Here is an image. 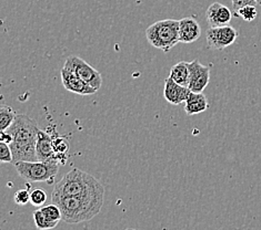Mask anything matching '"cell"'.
<instances>
[{
    "instance_id": "1",
    "label": "cell",
    "mask_w": 261,
    "mask_h": 230,
    "mask_svg": "<svg viewBox=\"0 0 261 230\" xmlns=\"http://www.w3.org/2000/svg\"><path fill=\"white\" fill-rule=\"evenodd\" d=\"M6 130L12 138L9 144L12 163L18 160H37L36 142L39 127L35 120L28 115L17 114L14 122Z\"/></svg>"
},
{
    "instance_id": "2",
    "label": "cell",
    "mask_w": 261,
    "mask_h": 230,
    "mask_svg": "<svg viewBox=\"0 0 261 230\" xmlns=\"http://www.w3.org/2000/svg\"><path fill=\"white\" fill-rule=\"evenodd\" d=\"M55 194L78 197L80 200L103 203L105 187L90 174L72 169L55 185Z\"/></svg>"
},
{
    "instance_id": "3",
    "label": "cell",
    "mask_w": 261,
    "mask_h": 230,
    "mask_svg": "<svg viewBox=\"0 0 261 230\" xmlns=\"http://www.w3.org/2000/svg\"><path fill=\"white\" fill-rule=\"evenodd\" d=\"M51 203L61 210V219L67 223H80L89 221L96 217L102 208L103 203L80 200L78 197L51 194Z\"/></svg>"
},
{
    "instance_id": "4",
    "label": "cell",
    "mask_w": 261,
    "mask_h": 230,
    "mask_svg": "<svg viewBox=\"0 0 261 230\" xmlns=\"http://www.w3.org/2000/svg\"><path fill=\"white\" fill-rule=\"evenodd\" d=\"M146 38L153 48L170 51L179 43V20L165 19L152 23L146 30Z\"/></svg>"
},
{
    "instance_id": "5",
    "label": "cell",
    "mask_w": 261,
    "mask_h": 230,
    "mask_svg": "<svg viewBox=\"0 0 261 230\" xmlns=\"http://www.w3.org/2000/svg\"><path fill=\"white\" fill-rule=\"evenodd\" d=\"M14 165L18 175L32 183L46 182L53 184L59 171V164L57 161L18 160L15 161Z\"/></svg>"
},
{
    "instance_id": "6",
    "label": "cell",
    "mask_w": 261,
    "mask_h": 230,
    "mask_svg": "<svg viewBox=\"0 0 261 230\" xmlns=\"http://www.w3.org/2000/svg\"><path fill=\"white\" fill-rule=\"evenodd\" d=\"M64 69L76 74L77 77L83 79L85 82L91 85L97 91L101 88L102 77L100 72L92 68L88 62L76 57V55H70L69 58H67Z\"/></svg>"
},
{
    "instance_id": "7",
    "label": "cell",
    "mask_w": 261,
    "mask_h": 230,
    "mask_svg": "<svg viewBox=\"0 0 261 230\" xmlns=\"http://www.w3.org/2000/svg\"><path fill=\"white\" fill-rule=\"evenodd\" d=\"M238 31L230 24L220 27H210L207 30V47L210 50L222 51L234 43Z\"/></svg>"
},
{
    "instance_id": "8",
    "label": "cell",
    "mask_w": 261,
    "mask_h": 230,
    "mask_svg": "<svg viewBox=\"0 0 261 230\" xmlns=\"http://www.w3.org/2000/svg\"><path fill=\"white\" fill-rule=\"evenodd\" d=\"M189 85L188 88L192 92L201 93L207 88L210 81V69L207 65H203L199 60L189 62Z\"/></svg>"
},
{
    "instance_id": "9",
    "label": "cell",
    "mask_w": 261,
    "mask_h": 230,
    "mask_svg": "<svg viewBox=\"0 0 261 230\" xmlns=\"http://www.w3.org/2000/svg\"><path fill=\"white\" fill-rule=\"evenodd\" d=\"M61 82H63V85L67 91L74 93V94L91 95L97 92L96 89L85 82L83 79H80L76 74L64 69V68L61 69Z\"/></svg>"
},
{
    "instance_id": "10",
    "label": "cell",
    "mask_w": 261,
    "mask_h": 230,
    "mask_svg": "<svg viewBox=\"0 0 261 230\" xmlns=\"http://www.w3.org/2000/svg\"><path fill=\"white\" fill-rule=\"evenodd\" d=\"M201 36V27L192 17H186L179 20V42L189 45L196 42Z\"/></svg>"
},
{
    "instance_id": "11",
    "label": "cell",
    "mask_w": 261,
    "mask_h": 230,
    "mask_svg": "<svg viewBox=\"0 0 261 230\" xmlns=\"http://www.w3.org/2000/svg\"><path fill=\"white\" fill-rule=\"evenodd\" d=\"M207 22L210 27H220L229 24L232 19V12L220 3L211 4L206 12Z\"/></svg>"
},
{
    "instance_id": "12",
    "label": "cell",
    "mask_w": 261,
    "mask_h": 230,
    "mask_svg": "<svg viewBox=\"0 0 261 230\" xmlns=\"http://www.w3.org/2000/svg\"><path fill=\"white\" fill-rule=\"evenodd\" d=\"M190 93V89L176 83L171 78H167L165 81L164 97L168 103L172 105H180L185 103Z\"/></svg>"
},
{
    "instance_id": "13",
    "label": "cell",
    "mask_w": 261,
    "mask_h": 230,
    "mask_svg": "<svg viewBox=\"0 0 261 230\" xmlns=\"http://www.w3.org/2000/svg\"><path fill=\"white\" fill-rule=\"evenodd\" d=\"M36 156L40 161H56L53 151V136L39 128L36 142Z\"/></svg>"
},
{
    "instance_id": "14",
    "label": "cell",
    "mask_w": 261,
    "mask_h": 230,
    "mask_svg": "<svg viewBox=\"0 0 261 230\" xmlns=\"http://www.w3.org/2000/svg\"><path fill=\"white\" fill-rule=\"evenodd\" d=\"M209 108V103L207 101L206 95L203 93L192 92L190 91L187 100L185 101V112L187 115L192 116L203 113Z\"/></svg>"
},
{
    "instance_id": "15",
    "label": "cell",
    "mask_w": 261,
    "mask_h": 230,
    "mask_svg": "<svg viewBox=\"0 0 261 230\" xmlns=\"http://www.w3.org/2000/svg\"><path fill=\"white\" fill-rule=\"evenodd\" d=\"M70 145L65 138L61 136H53V151L55 159L59 165H65L67 163L68 156H69Z\"/></svg>"
},
{
    "instance_id": "16",
    "label": "cell",
    "mask_w": 261,
    "mask_h": 230,
    "mask_svg": "<svg viewBox=\"0 0 261 230\" xmlns=\"http://www.w3.org/2000/svg\"><path fill=\"white\" fill-rule=\"evenodd\" d=\"M169 78H171L176 83L187 86L189 85V79H190V72H189V62L180 61L175 65L171 67Z\"/></svg>"
},
{
    "instance_id": "17",
    "label": "cell",
    "mask_w": 261,
    "mask_h": 230,
    "mask_svg": "<svg viewBox=\"0 0 261 230\" xmlns=\"http://www.w3.org/2000/svg\"><path fill=\"white\" fill-rule=\"evenodd\" d=\"M17 113L7 104H0V130L7 129L14 122Z\"/></svg>"
},
{
    "instance_id": "18",
    "label": "cell",
    "mask_w": 261,
    "mask_h": 230,
    "mask_svg": "<svg viewBox=\"0 0 261 230\" xmlns=\"http://www.w3.org/2000/svg\"><path fill=\"white\" fill-rule=\"evenodd\" d=\"M40 209L43 215L47 217V219L50 220L51 222H55L58 225V222L63 220L61 219V210L56 204L50 203L49 205H45Z\"/></svg>"
},
{
    "instance_id": "19",
    "label": "cell",
    "mask_w": 261,
    "mask_h": 230,
    "mask_svg": "<svg viewBox=\"0 0 261 230\" xmlns=\"http://www.w3.org/2000/svg\"><path fill=\"white\" fill-rule=\"evenodd\" d=\"M34 221L36 227L41 230L53 229L57 226V223L51 222L50 220L47 219V217L43 215L41 209H37L34 211Z\"/></svg>"
},
{
    "instance_id": "20",
    "label": "cell",
    "mask_w": 261,
    "mask_h": 230,
    "mask_svg": "<svg viewBox=\"0 0 261 230\" xmlns=\"http://www.w3.org/2000/svg\"><path fill=\"white\" fill-rule=\"evenodd\" d=\"M236 16L241 17L242 19L248 22H251L254 19H256L258 16V11L256 9V6L254 5H248V6H244V7L240 8Z\"/></svg>"
},
{
    "instance_id": "21",
    "label": "cell",
    "mask_w": 261,
    "mask_h": 230,
    "mask_svg": "<svg viewBox=\"0 0 261 230\" xmlns=\"http://www.w3.org/2000/svg\"><path fill=\"white\" fill-rule=\"evenodd\" d=\"M47 201V192L37 188L34 189L32 192H30V204L34 205V206H43V204Z\"/></svg>"
},
{
    "instance_id": "22",
    "label": "cell",
    "mask_w": 261,
    "mask_h": 230,
    "mask_svg": "<svg viewBox=\"0 0 261 230\" xmlns=\"http://www.w3.org/2000/svg\"><path fill=\"white\" fill-rule=\"evenodd\" d=\"M12 163V154L9 144L0 141V164Z\"/></svg>"
},
{
    "instance_id": "23",
    "label": "cell",
    "mask_w": 261,
    "mask_h": 230,
    "mask_svg": "<svg viewBox=\"0 0 261 230\" xmlns=\"http://www.w3.org/2000/svg\"><path fill=\"white\" fill-rule=\"evenodd\" d=\"M14 201L17 205H19V206H24V205H27L30 203V191L28 188H24V189H20L15 192V196H14Z\"/></svg>"
},
{
    "instance_id": "24",
    "label": "cell",
    "mask_w": 261,
    "mask_h": 230,
    "mask_svg": "<svg viewBox=\"0 0 261 230\" xmlns=\"http://www.w3.org/2000/svg\"><path fill=\"white\" fill-rule=\"evenodd\" d=\"M232 9L234 11V16L237 14V11L244 7V6L248 5H256V0H231Z\"/></svg>"
},
{
    "instance_id": "25",
    "label": "cell",
    "mask_w": 261,
    "mask_h": 230,
    "mask_svg": "<svg viewBox=\"0 0 261 230\" xmlns=\"http://www.w3.org/2000/svg\"><path fill=\"white\" fill-rule=\"evenodd\" d=\"M0 141L7 143V144H10V142L12 141L11 135L7 132V130H0Z\"/></svg>"
},
{
    "instance_id": "26",
    "label": "cell",
    "mask_w": 261,
    "mask_h": 230,
    "mask_svg": "<svg viewBox=\"0 0 261 230\" xmlns=\"http://www.w3.org/2000/svg\"><path fill=\"white\" fill-rule=\"evenodd\" d=\"M256 4L259 5V6H261V0H256Z\"/></svg>"
}]
</instances>
